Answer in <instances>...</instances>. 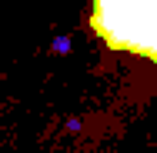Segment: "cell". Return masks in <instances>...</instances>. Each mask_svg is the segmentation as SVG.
<instances>
[{"instance_id": "obj_2", "label": "cell", "mask_w": 157, "mask_h": 153, "mask_svg": "<svg viewBox=\"0 0 157 153\" xmlns=\"http://www.w3.org/2000/svg\"><path fill=\"white\" fill-rule=\"evenodd\" d=\"M54 53H70V37H57L54 40Z\"/></svg>"}, {"instance_id": "obj_1", "label": "cell", "mask_w": 157, "mask_h": 153, "mask_svg": "<svg viewBox=\"0 0 157 153\" xmlns=\"http://www.w3.org/2000/svg\"><path fill=\"white\" fill-rule=\"evenodd\" d=\"M90 30L110 50L157 63V0H94Z\"/></svg>"}, {"instance_id": "obj_3", "label": "cell", "mask_w": 157, "mask_h": 153, "mask_svg": "<svg viewBox=\"0 0 157 153\" xmlns=\"http://www.w3.org/2000/svg\"><path fill=\"white\" fill-rule=\"evenodd\" d=\"M67 130H70V133H77V130H80V120H77V117H74V120H67Z\"/></svg>"}]
</instances>
